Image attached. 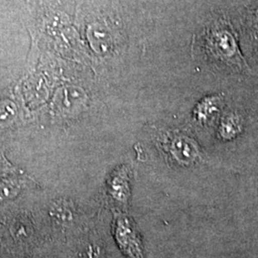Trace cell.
<instances>
[{"label": "cell", "instance_id": "obj_1", "mask_svg": "<svg viewBox=\"0 0 258 258\" xmlns=\"http://www.w3.org/2000/svg\"><path fill=\"white\" fill-rule=\"evenodd\" d=\"M114 234L121 251L128 258L143 257V248L133 222L125 216H118L114 222Z\"/></svg>", "mask_w": 258, "mask_h": 258}, {"label": "cell", "instance_id": "obj_2", "mask_svg": "<svg viewBox=\"0 0 258 258\" xmlns=\"http://www.w3.org/2000/svg\"><path fill=\"white\" fill-rule=\"evenodd\" d=\"M50 215L57 224L66 225L73 221V211L69 204L65 201H56L50 209Z\"/></svg>", "mask_w": 258, "mask_h": 258}, {"label": "cell", "instance_id": "obj_5", "mask_svg": "<svg viewBox=\"0 0 258 258\" xmlns=\"http://www.w3.org/2000/svg\"><path fill=\"white\" fill-rule=\"evenodd\" d=\"M85 258H99L101 255L100 249L97 246H89L84 252Z\"/></svg>", "mask_w": 258, "mask_h": 258}, {"label": "cell", "instance_id": "obj_4", "mask_svg": "<svg viewBox=\"0 0 258 258\" xmlns=\"http://www.w3.org/2000/svg\"><path fill=\"white\" fill-rule=\"evenodd\" d=\"M19 187L16 184H12L8 182H4L0 184V198L5 197H13L16 194H18Z\"/></svg>", "mask_w": 258, "mask_h": 258}, {"label": "cell", "instance_id": "obj_3", "mask_svg": "<svg viewBox=\"0 0 258 258\" xmlns=\"http://www.w3.org/2000/svg\"><path fill=\"white\" fill-rule=\"evenodd\" d=\"M110 184V190L113 196L118 201L125 202L127 198V172L124 170H120L117 176H114Z\"/></svg>", "mask_w": 258, "mask_h": 258}]
</instances>
